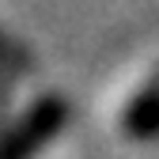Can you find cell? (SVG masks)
<instances>
[{"label": "cell", "mask_w": 159, "mask_h": 159, "mask_svg": "<svg viewBox=\"0 0 159 159\" xmlns=\"http://www.w3.org/2000/svg\"><path fill=\"white\" fill-rule=\"evenodd\" d=\"M65 117H68L65 98H53V95L38 98V102L19 117V125H11L0 136V159H34L38 148L61 133Z\"/></svg>", "instance_id": "cell-1"}, {"label": "cell", "mask_w": 159, "mask_h": 159, "mask_svg": "<svg viewBox=\"0 0 159 159\" xmlns=\"http://www.w3.org/2000/svg\"><path fill=\"white\" fill-rule=\"evenodd\" d=\"M121 129L129 140H155L159 136V72L133 95L121 114Z\"/></svg>", "instance_id": "cell-2"}, {"label": "cell", "mask_w": 159, "mask_h": 159, "mask_svg": "<svg viewBox=\"0 0 159 159\" xmlns=\"http://www.w3.org/2000/svg\"><path fill=\"white\" fill-rule=\"evenodd\" d=\"M4 53H8V42H4V38H0V57H4Z\"/></svg>", "instance_id": "cell-3"}]
</instances>
